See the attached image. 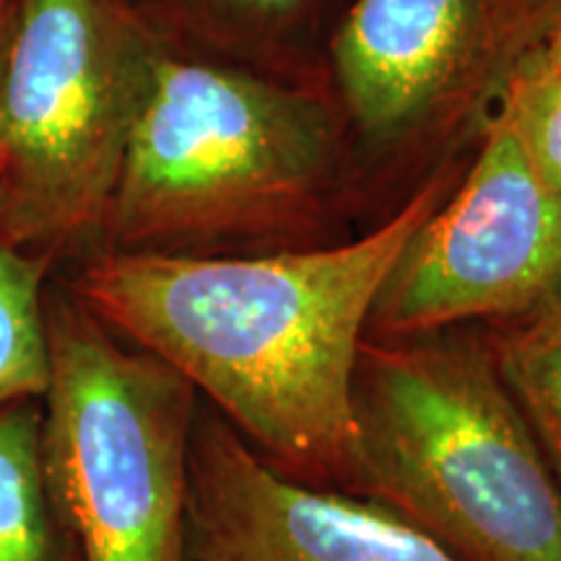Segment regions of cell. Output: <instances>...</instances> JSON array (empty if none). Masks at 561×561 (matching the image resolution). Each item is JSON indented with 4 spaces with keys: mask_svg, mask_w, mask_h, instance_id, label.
<instances>
[{
    "mask_svg": "<svg viewBox=\"0 0 561 561\" xmlns=\"http://www.w3.org/2000/svg\"><path fill=\"white\" fill-rule=\"evenodd\" d=\"M432 180L354 240L255 255L100 250L68 289L185 377L268 466L348 494L351 388L377 294L445 201Z\"/></svg>",
    "mask_w": 561,
    "mask_h": 561,
    "instance_id": "cell-1",
    "label": "cell"
},
{
    "mask_svg": "<svg viewBox=\"0 0 561 561\" xmlns=\"http://www.w3.org/2000/svg\"><path fill=\"white\" fill-rule=\"evenodd\" d=\"M348 494L458 561H561V491L504 385L486 328L364 339Z\"/></svg>",
    "mask_w": 561,
    "mask_h": 561,
    "instance_id": "cell-2",
    "label": "cell"
},
{
    "mask_svg": "<svg viewBox=\"0 0 561 561\" xmlns=\"http://www.w3.org/2000/svg\"><path fill=\"white\" fill-rule=\"evenodd\" d=\"M333 133L297 91L159 50L102 250L255 255L331 231Z\"/></svg>",
    "mask_w": 561,
    "mask_h": 561,
    "instance_id": "cell-3",
    "label": "cell"
},
{
    "mask_svg": "<svg viewBox=\"0 0 561 561\" xmlns=\"http://www.w3.org/2000/svg\"><path fill=\"white\" fill-rule=\"evenodd\" d=\"M42 460L81 561H187V455L198 392L68 286L47 289Z\"/></svg>",
    "mask_w": 561,
    "mask_h": 561,
    "instance_id": "cell-4",
    "label": "cell"
},
{
    "mask_svg": "<svg viewBox=\"0 0 561 561\" xmlns=\"http://www.w3.org/2000/svg\"><path fill=\"white\" fill-rule=\"evenodd\" d=\"M159 47L123 0H13L0 62V195L32 250H102Z\"/></svg>",
    "mask_w": 561,
    "mask_h": 561,
    "instance_id": "cell-5",
    "label": "cell"
},
{
    "mask_svg": "<svg viewBox=\"0 0 561 561\" xmlns=\"http://www.w3.org/2000/svg\"><path fill=\"white\" fill-rule=\"evenodd\" d=\"M561 297V193L496 110L471 172L413 231L367 339L520 320Z\"/></svg>",
    "mask_w": 561,
    "mask_h": 561,
    "instance_id": "cell-6",
    "label": "cell"
},
{
    "mask_svg": "<svg viewBox=\"0 0 561 561\" xmlns=\"http://www.w3.org/2000/svg\"><path fill=\"white\" fill-rule=\"evenodd\" d=\"M187 561H458L380 504L278 473L208 403L187 455Z\"/></svg>",
    "mask_w": 561,
    "mask_h": 561,
    "instance_id": "cell-7",
    "label": "cell"
},
{
    "mask_svg": "<svg viewBox=\"0 0 561 561\" xmlns=\"http://www.w3.org/2000/svg\"><path fill=\"white\" fill-rule=\"evenodd\" d=\"M486 0H356L333 42L354 123L401 138L442 107L483 34Z\"/></svg>",
    "mask_w": 561,
    "mask_h": 561,
    "instance_id": "cell-8",
    "label": "cell"
},
{
    "mask_svg": "<svg viewBox=\"0 0 561 561\" xmlns=\"http://www.w3.org/2000/svg\"><path fill=\"white\" fill-rule=\"evenodd\" d=\"M0 561H81L47 483L39 398L0 409Z\"/></svg>",
    "mask_w": 561,
    "mask_h": 561,
    "instance_id": "cell-9",
    "label": "cell"
},
{
    "mask_svg": "<svg viewBox=\"0 0 561 561\" xmlns=\"http://www.w3.org/2000/svg\"><path fill=\"white\" fill-rule=\"evenodd\" d=\"M53 271V257L21 240L0 195V409L37 401L47 388V289Z\"/></svg>",
    "mask_w": 561,
    "mask_h": 561,
    "instance_id": "cell-10",
    "label": "cell"
},
{
    "mask_svg": "<svg viewBox=\"0 0 561 561\" xmlns=\"http://www.w3.org/2000/svg\"><path fill=\"white\" fill-rule=\"evenodd\" d=\"M483 328L512 401L561 491V297L520 320Z\"/></svg>",
    "mask_w": 561,
    "mask_h": 561,
    "instance_id": "cell-11",
    "label": "cell"
},
{
    "mask_svg": "<svg viewBox=\"0 0 561 561\" xmlns=\"http://www.w3.org/2000/svg\"><path fill=\"white\" fill-rule=\"evenodd\" d=\"M500 112L530 164L561 193V87L543 66L538 45L504 73Z\"/></svg>",
    "mask_w": 561,
    "mask_h": 561,
    "instance_id": "cell-12",
    "label": "cell"
},
{
    "mask_svg": "<svg viewBox=\"0 0 561 561\" xmlns=\"http://www.w3.org/2000/svg\"><path fill=\"white\" fill-rule=\"evenodd\" d=\"M538 55H541L543 66L549 68L553 81L561 87V13H559V19L553 21L551 32L546 34V39L538 45Z\"/></svg>",
    "mask_w": 561,
    "mask_h": 561,
    "instance_id": "cell-13",
    "label": "cell"
},
{
    "mask_svg": "<svg viewBox=\"0 0 561 561\" xmlns=\"http://www.w3.org/2000/svg\"><path fill=\"white\" fill-rule=\"evenodd\" d=\"M240 5H248L252 11H265V13H273V11H289V9H297V5L305 3V0H237Z\"/></svg>",
    "mask_w": 561,
    "mask_h": 561,
    "instance_id": "cell-14",
    "label": "cell"
},
{
    "mask_svg": "<svg viewBox=\"0 0 561 561\" xmlns=\"http://www.w3.org/2000/svg\"><path fill=\"white\" fill-rule=\"evenodd\" d=\"M11 13H13V0H0V62H3L5 37H9V26H11ZM0 174H3V153H0Z\"/></svg>",
    "mask_w": 561,
    "mask_h": 561,
    "instance_id": "cell-15",
    "label": "cell"
}]
</instances>
